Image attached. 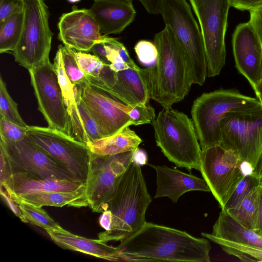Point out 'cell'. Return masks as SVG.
Segmentation results:
<instances>
[{
	"instance_id": "obj_17",
	"label": "cell",
	"mask_w": 262,
	"mask_h": 262,
	"mask_svg": "<svg viewBox=\"0 0 262 262\" xmlns=\"http://www.w3.org/2000/svg\"><path fill=\"white\" fill-rule=\"evenodd\" d=\"M232 43L235 67L254 90L261 81L262 44L250 21L236 27Z\"/></svg>"
},
{
	"instance_id": "obj_35",
	"label": "cell",
	"mask_w": 262,
	"mask_h": 262,
	"mask_svg": "<svg viewBox=\"0 0 262 262\" xmlns=\"http://www.w3.org/2000/svg\"><path fill=\"white\" fill-rule=\"evenodd\" d=\"M76 58L80 69L91 82L99 77L105 65L107 64L94 55L81 51L76 52Z\"/></svg>"
},
{
	"instance_id": "obj_36",
	"label": "cell",
	"mask_w": 262,
	"mask_h": 262,
	"mask_svg": "<svg viewBox=\"0 0 262 262\" xmlns=\"http://www.w3.org/2000/svg\"><path fill=\"white\" fill-rule=\"evenodd\" d=\"M27 128L0 116V136L3 139L13 142L21 140L27 136Z\"/></svg>"
},
{
	"instance_id": "obj_8",
	"label": "cell",
	"mask_w": 262,
	"mask_h": 262,
	"mask_svg": "<svg viewBox=\"0 0 262 262\" xmlns=\"http://www.w3.org/2000/svg\"><path fill=\"white\" fill-rule=\"evenodd\" d=\"M24 4L23 31L12 54L16 62L29 70L50 60L53 33L44 0H24Z\"/></svg>"
},
{
	"instance_id": "obj_7",
	"label": "cell",
	"mask_w": 262,
	"mask_h": 262,
	"mask_svg": "<svg viewBox=\"0 0 262 262\" xmlns=\"http://www.w3.org/2000/svg\"><path fill=\"white\" fill-rule=\"evenodd\" d=\"M220 145L252 169L262 152V104L228 113L220 123Z\"/></svg>"
},
{
	"instance_id": "obj_29",
	"label": "cell",
	"mask_w": 262,
	"mask_h": 262,
	"mask_svg": "<svg viewBox=\"0 0 262 262\" xmlns=\"http://www.w3.org/2000/svg\"><path fill=\"white\" fill-rule=\"evenodd\" d=\"M202 235L219 245L229 255H234L243 261H262V248L234 242L215 237L211 233H202Z\"/></svg>"
},
{
	"instance_id": "obj_52",
	"label": "cell",
	"mask_w": 262,
	"mask_h": 262,
	"mask_svg": "<svg viewBox=\"0 0 262 262\" xmlns=\"http://www.w3.org/2000/svg\"><path fill=\"white\" fill-rule=\"evenodd\" d=\"M69 2L71 3H75L80 1V0H68Z\"/></svg>"
},
{
	"instance_id": "obj_38",
	"label": "cell",
	"mask_w": 262,
	"mask_h": 262,
	"mask_svg": "<svg viewBox=\"0 0 262 262\" xmlns=\"http://www.w3.org/2000/svg\"><path fill=\"white\" fill-rule=\"evenodd\" d=\"M134 49L139 61L143 64H154L158 57V50L155 43L145 40L139 41Z\"/></svg>"
},
{
	"instance_id": "obj_28",
	"label": "cell",
	"mask_w": 262,
	"mask_h": 262,
	"mask_svg": "<svg viewBox=\"0 0 262 262\" xmlns=\"http://www.w3.org/2000/svg\"><path fill=\"white\" fill-rule=\"evenodd\" d=\"M24 12L15 13L0 23V53L13 52L22 33Z\"/></svg>"
},
{
	"instance_id": "obj_45",
	"label": "cell",
	"mask_w": 262,
	"mask_h": 262,
	"mask_svg": "<svg viewBox=\"0 0 262 262\" xmlns=\"http://www.w3.org/2000/svg\"><path fill=\"white\" fill-rule=\"evenodd\" d=\"M94 55L105 63L110 64L107 59L105 42H101L94 45L91 50Z\"/></svg>"
},
{
	"instance_id": "obj_12",
	"label": "cell",
	"mask_w": 262,
	"mask_h": 262,
	"mask_svg": "<svg viewBox=\"0 0 262 262\" xmlns=\"http://www.w3.org/2000/svg\"><path fill=\"white\" fill-rule=\"evenodd\" d=\"M0 149L6 158L8 178L14 173L25 172L40 178L78 180L64 166L35 143L28 135L15 142L1 138Z\"/></svg>"
},
{
	"instance_id": "obj_55",
	"label": "cell",
	"mask_w": 262,
	"mask_h": 262,
	"mask_svg": "<svg viewBox=\"0 0 262 262\" xmlns=\"http://www.w3.org/2000/svg\"><path fill=\"white\" fill-rule=\"evenodd\" d=\"M94 1H95V0H94ZM130 1H133V0H130Z\"/></svg>"
},
{
	"instance_id": "obj_5",
	"label": "cell",
	"mask_w": 262,
	"mask_h": 262,
	"mask_svg": "<svg viewBox=\"0 0 262 262\" xmlns=\"http://www.w3.org/2000/svg\"><path fill=\"white\" fill-rule=\"evenodd\" d=\"M260 103L257 98L233 89H219L198 97L191 114L202 149L220 144V123L228 113Z\"/></svg>"
},
{
	"instance_id": "obj_10",
	"label": "cell",
	"mask_w": 262,
	"mask_h": 262,
	"mask_svg": "<svg viewBox=\"0 0 262 262\" xmlns=\"http://www.w3.org/2000/svg\"><path fill=\"white\" fill-rule=\"evenodd\" d=\"M134 151L112 156H100L90 152L85 193L92 211L102 213L107 209L122 176L132 162Z\"/></svg>"
},
{
	"instance_id": "obj_32",
	"label": "cell",
	"mask_w": 262,
	"mask_h": 262,
	"mask_svg": "<svg viewBox=\"0 0 262 262\" xmlns=\"http://www.w3.org/2000/svg\"><path fill=\"white\" fill-rule=\"evenodd\" d=\"M0 116H3L13 123L27 128L28 125L21 118L17 108V104L13 100L7 89L2 76H0Z\"/></svg>"
},
{
	"instance_id": "obj_39",
	"label": "cell",
	"mask_w": 262,
	"mask_h": 262,
	"mask_svg": "<svg viewBox=\"0 0 262 262\" xmlns=\"http://www.w3.org/2000/svg\"><path fill=\"white\" fill-rule=\"evenodd\" d=\"M24 10V1L20 0H0V23L15 13Z\"/></svg>"
},
{
	"instance_id": "obj_40",
	"label": "cell",
	"mask_w": 262,
	"mask_h": 262,
	"mask_svg": "<svg viewBox=\"0 0 262 262\" xmlns=\"http://www.w3.org/2000/svg\"><path fill=\"white\" fill-rule=\"evenodd\" d=\"M3 188V187L1 186L0 193L2 198L13 213L19 218L21 221L26 223L18 204L11 198L7 191L4 188Z\"/></svg>"
},
{
	"instance_id": "obj_48",
	"label": "cell",
	"mask_w": 262,
	"mask_h": 262,
	"mask_svg": "<svg viewBox=\"0 0 262 262\" xmlns=\"http://www.w3.org/2000/svg\"><path fill=\"white\" fill-rule=\"evenodd\" d=\"M109 66L110 69L116 72H118L121 71H123L130 68L129 66L124 61L119 62L115 63H110Z\"/></svg>"
},
{
	"instance_id": "obj_2",
	"label": "cell",
	"mask_w": 262,
	"mask_h": 262,
	"mask_svg": "<svg viewBox=\"0 0 262 262\" xmlns=\"http://www.w3.org/2000/svg\"><path fill=\"white\" fill-rule=\"evenodd\" d=\"M154 43L158 57L149 67L150 98L163 107H170L188 94L193 84L192 75L184 51L169 26L155 35Z\"/></svg>"
},
{
	"instance_id": "obj_44",
	"label": "cell",
	"mask_w": 262,
	"mask_h": 262,
	"mask_svg": "<svg viewBox=\"0 0 262 262\" xmlns=\"http://www.w3.org/2000/svg\"><path fill=\"white\" fill-rule=\"evenodd\" d=\"M150 14L160 13L162 0H139Z\"/></svg>"
},
{
	"instance_id": "obj_47",
	"label": "cell",
	"mask_w": 262,
	"mask_h": 262,
	"mask_svg": "<svg viewBox=\"0 0 262 262\" xmlns=\"http://www.w3.org/2000/svg\"><path fill=\"white\" fill-rule=\"evenodd\" d=\"M112 223V214L111 211L107 209L102 212L99 218L100 226L106 231L110 230Z\"/></svg>"
},
{
	"instance_id": "obj_9",
	"label": "cell",
	"mask_w": 262,
	"mask_h": 262,
	"mask_svg": "<svg viewBox=\"0 0 262 262\" xmlns=\"http://www.w3.org/2000/svg\"><path fill=\"white\" fill-rule=\"evenodd\" d=\"M198 19L208 77L218 75L225 64V34L231 7L229 0H189Z\"/></svg>"
},
{
	"instance_id": "obj_37",
	"label": "cell",
	"mask_w": 262,
	"mask_h": 262,
	"mask_svg": "<svg viewBox=\"0 0 262 262\" xmlns=\"http://www.w3.org/2000/svg\"><path fill=\"white\" fill-rule=\"evenodd\" d=\"M129 116L132 125H140L153 122L156 119L155 111L148 103L132 106Z\"/></svg>"
},
{
	"instance_id": "obj_3",
	"label": "cell",
	"mask_w": 262,
	"mask_h": 262,
	"mask_svg": "<svg viewBox=\"0 0 262 262\" xmlns=\"http://www.w3.org/2000/svg\"><path fill=\"white\" fill-rule=\"evenodd\" d=\"M151 202L141 166L132 162L108 204L112 214L111 228L100 233L99 239L106 243L121 241L138 231L146 222L145 213Z\"/></svg>"
},
{
	"instance_id": "obj_13",
	"label": "cell",
	"mask_w": 262,
	"mask_h": 262,
	"mask_svg": "<svg viewBox=\"0 0 262 262\" xmlns=\"http://www.w3.org/2000/svg\"><path fill=\"white\" fill-rule=\"evenodd\" d=\"M27 135L78 180L86 182L90 158V151L86 144L49 127L28 126Z\"/></svg>"
},
{
	"instance_id": "obj_6",
	"label": "cell",
	"mask_w": 262,
	"mask_h": 262,
	"mask_svg": "<svg viewBox=\"0 0 262 262\" xmlns=\"http://www.w3.org/2000/svg\"><path fill=\"white\" fill-rule=\"evenodd\" d=\"M160 13L185 54L193 84L203 85L208 75L201 32L186 0H162Z\"/></svg>"
},
{
	"instance_id": "obj_22",
	"label": "cell",
	"mask_w": 262,
	"mask_h": 262,
	"mask_svg": "<svg viewBox=\"0 0 262 262\" xmlns=\"http://www.w3.org/2000/svg\"><path fill=\"white\" fill-rule=\"evenodd\" d=\"M46 232L51 240L62 249L82 252L107 260L123 261L117 247L110 246L101 239H90L77 235L62 227Z\"/></svg>"
},
{
	"instance_id": "obj_43",
	"label": "cell",
	"mask_w": 262,
	"mask_h": 262,
	"mask_svg": "<svg viewBox=\"0 0 262 262\" xmlns=\"http://www.w3.org/2000/svg\"><path fill=\"white\" fill-rule=\"evenodd\" d=\"M231 7L240 10H252L262 7V0H229Z\"/></svg>"
},
{
	"instance_id": "obj_34",
	"label": "cell",
	"mask_w": 262,
	"mask_h": 262,
	"mask_svg": "<svg viewBox=\"0 0 262 262\" xmlns=\"http://www.w3.org/2000/svg\"><path fill=\"white\" fill-rule=\"evenodd\" d=\"M64 68L70 80L75 85L81 84L86 79V76L80 69L76 58V52L66 45H60Z\"/></svg>"
},
{
	"instance_id": "obj_30",
	"label": "cell",
	"mask_w": 262,
	"mask_h": 262,
	"mask_svg": "<svg viewBox=\"0 0 262 262\" xmlns=\"http://www.w3.org/2000/svg\"><path fill=\"white\" fill-rule=\"evenodd\" d=\"M16 203L22 211L26 223L36 225L46 231L57 230L61 227L41 207L21 202Z\"/></svg>"
},
{
	"instance_id": "obj_31",
	"label": "cell",
	"mask_w": 262,
	"mask_h": 262,
	"mask_svg": "<svg viewBox=\"0 0 262 262\" xmlns=\"http://www.w3.org/2000/svg\"><path fill=\"white\" fill-rule=\"evenodd\" d=\"M53 64L57 74L64 103L68 110L76 101V86L71 82L65 71L61 54L58 49L56 51Z\"/></svg>"
},
{
	"instance_id": "obj_54",
	"label": "cell",
	"mask_w": 262,
	"mask_h": 262,
	"mask_svg": "<svg viewBox=\"0 0 262 262\" xmlns=\"http://www.w3.org/2000/svg\"><path fill=\"white\" fill-rule=\"evenodd\" d=\"M20 1H24V0H20Z\"/></svg>"
},
{
	"instance_id": "obj_51",
	"label": "cell",
	"mask_w": 262,
	"mask_h": 262,
	"mask_svg": "<svg viewBox=\"0 0 262 262\" xmlns=\"http://www.w3.org/2000/svg\"><path fill=\"white\" fill-rule=\"evenodd\" d=\"M254 91H255L257 98L262 104V80L260 81Z\"/></svg>"
},
{
	"instance_id": "obj_1",
	"label": "cell",
	"mask_w": 262,
	"mask_h": 262,
	"mask_svg": "<svg viewBox=\"0 0 262 262\" xmlns=\"http://www.w3.org/2000/svg\"><path fill=\"white\" fill-rule=\"evenodd\" d=\"M117 247L123 261H210L211 246L207 238L146 222Z\"/></svg>"
},
{
	"instance_id": "obj_20",
	"label": "cell",
	"mask_w": 262,
	"mask_h": 262,
	"mask_svg": "<svg viewBox=\"0 0 262 262\" xmlns=\"http://www.w3.org/2000/svg\"><path fill=\"white\" fill-rule=\"evenodd\" d=\"M149 71V67L129 68L116 72L114 85L110 90H104L130 106L147 103L150 99L148 89Z\"/></svg>"
},
{
	"instance_id": "obj_26",
	"label": "cell",
	"mask_w": 262,
	"mask_h": 262,
	"mask_svg": "<svg viewBox=\"0 0 262 262\" xmlns=\"http://www.w3.org/2000/svg\"><path fill=\"white\" fill-rule=\"evenodd\" d=\"M11 198L16 202H24L38 207L46 206L62 207L66 205L77 208L88 206L85 188L68 192L30 193Z\"/></svg>"
},
{
	"instance_id": "obj_11",
	"label": "cell",
	"mask_w": 262,
	"mask_h": 262,
	"mask_svg": "<svg viewBox=\"0 0 262 262\" xmlns=\"http://www.w3.org/2000/svg\"><path fill=\"white\" fill-rule=\"evenodd\" d=\"M243 166L234 152L220 144L202 149L199 171L221 209L246 174Z\"/></svg>"
},
{
	"instance_id": "obj_50",
	"label": "cell",
	"mask_w": 262,
	"mask_h": 262,
	"mask_svg": "<svg viewBox=\"0 0 262 262\" xmlns=\"http://www.w3.org/2000/svg\"><path fill=\"white\" fill-rule=\"evenodd\" d=\"M257 233L262 236V188L260 192L259 206V229Z\"/></svg>"
},
{
	"instance_id": "obj_14",
	"label": "cell",
	"mask_w": 262,
	"mask_h": 262,
	"mask_svg": "<svg viewBox=\"0 0 262 262\" xmlns=\"http://www.w3.org/2000/svg\"><path fill=\"white\" fill-rule=\"evenodd\" d=\"M76 94L84 103L103 137L132 125L127 105L86 78L76 85Z\"/></svg>"
},
{
	"instance_id": "obj_4",
	"label": "cell",
	"mask_w": 262,
	"mask_h": 262,
	"mask_svg": "<svg viewBox=\"0 0 262 262\" xmlns=\"http://www.w3.org/2000/svg\"><path fill=\"white\" fill-rule=\"evenodd\" d=\"M152 126L157 145L169 161L188 170H199L202 149L187 115L171 106L163 107Z\"/></svg>"
},
{
	"instance_id": "obj_24",
	"label": "cell",
	"mask_w": 262,
	"mask_h": 262,
	"mask_svg": "<svg viewBox=\"0 0 262 262\" xmlns=\"http://www.w3.org/2000/svg\"><path fill=\"white\" fill-rule=\"evenodd\" d=\"M212 235L230 241L262 248V236L222 210L212 228Z\"/></svg>"
},
{
	"instance_id": "obj_16",
	"label": "cell",
	"mask_w": 262,
	"mask_h": 262,
	"mask_svg": "<svg viewBox=\"0 0 262 262\" xmlns=\"http://www.w3.org/2000/svg\"><path fill=\"white\" fill-rule=\"evenodd\" d=\"M57 26L58 39L64 45L78 51H90L96 43L109 42L114 38L101 33L90 9L73 6L71 11L61 15Z\"/></svg>"
},
{
	"instance_id": "obj_53",
	"label": "cell",
	"mask_w": 262,
	"mask_h": 262,
	"mask_svg": "<svg viewBox=\"0 0 262 262\" xmlns=\"http://www.w3.org/2000/svg\"><path fill=\"white\" fill-rule=\"evenodd\" d=\"M261 80H262V66H261Z\"/></svg>"
},
{
	"instance_id": "obj_18",
	"label": "cell",
	"mask_w": 262,
	"mask_h": 262,
	"mask_svg": "<svg viewBox=\"0 0 262 262\" xmlns=\"http://www.w3.org/2000/svg\"><path fill=\"white\" fill-rule=\"evenodd\" d=\"M85 182L40 178L25 172L11 174L3 186L12 197L27 194L53 191L68 192L85 188Z\"/></svg>"
},
{
	"instance_id": "obj_23",
	"label": "cell",
	"mask_w": 262,
	"mask_h": 262,
	"mask_svg": "<svg viewBox=\"0 0 262 262\" xmlns=\"http://www.w3.org/2000/svg\"><path fill=\"white\" fill-rule=\"evenodd\" d=\"M67 112L68 135L86 144L103 137L87 107L76 94V101Z\"/></svg>"
},
{
	"instance_id": "obj_41",
	"label": "cell",
	"mask_w": 262,
	"mask_h": 262,
	"mask_svg": "<svg viewBox=\"0 0 262 262\" xmlns=\"http://www.w3.org/2000/svg\"><path fill=\"white\" fill-rule=\"evenodd\" d=\"M107 43L113 46L117 49L121 58L130 68L136 69L139 68L130 58L125 47L117 39L114 38L111 41Z\"/></svg>"
},
{
	"instance_id": "obj_49",
	"label": "cell",
	"mask_w": 262,
	"mask_h": 262,
	"mask_svg": "<svg viewBox=\"0 0 262 262\" xmlns=\"http://www.w3.org/2000/svg\"><path fill=\"white\" fill-rule=\"evenodd\" d=\"M251 172L256 177L262 178V152L258 159L256 166Z\"/></svg>"
},
{
	"instance_id": "obj_42",
	"label": "cell",
	"mask_w": 262,
	"mask_h": 262,
	"mask_svg": "<svg viewBox=\"0 0 262 262\" xmlns=\"http://www.w3.org/2000/svg\"><path fill=\"white\" fill-rule=\"evenodd\" d=\"M250 22L262 44V7L250 11Z\"/></svg>"
},
{
	"instance_id": "obj_19",
	"label": "cell",
	"mask_w": 262,
	"mask_h": 262,
	"mask_svg": "<svg viewBox=\"0 0 262 262\" xmlns=\"http://www.w3.org/2000/svg\"><path fill=\"white\" fill-rule=\"evenodd\" d=\"M148 165L156 172L157 187L155 198L166 196L176 203L181 196L188 191H210L204 179L165 165Z\"/></svg>"
},
{
	"instance_id": "obj_21",
	"label": "cell",
	"mask_w": 262,
	"mask_h": 262,
	"mask_svg": "<svg viewBox=\"0 0 262 262\" xmlns=\"http://www.w3.org/2000/svg\"><path fill=\"white\" fill-rule=\"evenodd\" d=\"M90 9L105 36L122 32L136 14L130 0H95Z\"/></svg>"
},
{
	"instance_id": "obj_46",
	"label": "cell",
	"mask_w": 262,
	"mask_h": 262,
	"mask_svg": "<svg viewBox=\"0 0 262 262\" xmlns=\"http://www.w3.org/2000/svg\"><path fill=\"white\" fill-rule=\"evenodd\" d=\"M132 162L140 166L146 164L147 162V156L146 152L143 149L138 147L134 151Z\"/></svg>"
},
{
	"instance_id": "obj_33",
	"label": "cell",
	"mask_w": 262,
	"mask_h": 262,
	"mask_svg": "<svg viewBox=\"0 0 262 262\" xmlns=\"http://www.w3.org/2000/svg\"><path fill=\"white\" fill-rule=\"evenodd\" d=\"M261 181L262 178L256 177L252 172L246 173L222 210H228L236 206Z\"/></svg>"
},
{
	"instance_id": "obj_25",
	"label": "cell",
	"mask_w": 262,
	"mask_h": 262,
	"mask_svg": "<svg viewBox=\"0 0 262 262\" xmlns=\"http://www.w3.org/2000/svg\"><path fill=\"white\" fill-rule=\"evenodd\" d=\"M142 142L135 131L126 127L119 132L86 144L91 152L112 156L136 150Z\"/></svg>"
},
{
	"instance_id": "obj_15",
	"label": "cell",
	"mask_w": 262,
	"mask_h": 262,
	"mask_svg": "<svg viewBox=\"0 0 262 262\" xmlns=\"http://www.w3.org/2000/svg\"><path fill=\"white\" fill-rule=\"evenodd\" d=\"M28 71L38 109L48 127L67 134V108L53 64L49 60Z\"/></svg>"
},
{
	"instance_id": "obj_27",
	"label": "cell",
	"mask_w": 262,
	"mask_h": 262,
	"mask_svg": "<svg viewBox=\"0 0 262 262\" xmlns=\"http://www.w3.org/2000/svg\"><path fill=\"white\" fill-rule=\"evenodd\" d=\"M261 183L254 187L242 202L227 211L248 228L257 232L259 229V206Z\"/></svg>"
}]
</instances>
